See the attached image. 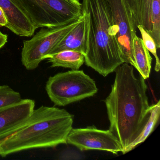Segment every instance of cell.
Instances as JSON below:
<instances>
[{"instance_id": "8992f818", "label": "cell", "mask_w": 160, "mask_h": 160, "mask_svg": "<svg viewBox=\"0 0 160 160\" xmlns=\"http://www.w3.org/2000/svg\"><path fill=\"white\" fill-rule=\"evenodd\" d=\"M78 20L60 27L43 28L30 40L23 42L21 52L22 64L28 70L37 68L51 50L78 23Z\"/></svg>"}, {"instance_id": "9a60e30c", "label": "cell", "mask_w": 160, "mask_h": 160, "mask_svg": "<svg viewBox=\"0 0 160 160\" xmlns=\"http://www.w3.org/2000/svg\"><path fill=\"white\" fill-rule=\"evenodd\" d=\"M149 112L148 119L140 134L127 147L123 154L129 152L130 151L133 149L138 145L143 143L152 132L160 118V101H158L155 104L150 106Z\"/></svg>"}, {"instance_id": "52a82bcc", "label": "cell", "mask_w": 160, "mask_h": 160, "mask_svg": "<svg viewBox=\"0 0 160 160\" xmlns=\"http://www.w3.org/2000/svg\"><path fill=\"white\" fill-rule=\"evenodd\" d=\"M111 10L117 42L123 62L135 68L132 41L136 34V24L126 0H107Z\"/></svg>"}, {"instance_id": "5bb4252c", "label": "cell", "mask_w": 160, "mask_h": 160, "mask_svg": "<svg viewBox=\"0 0 160 160\" xmlns=\"http://www.w3.org/2000/svg\"><path fill=\"white\" fill-rule=\"evenodd\" d=\"M152 0H132V14L137 25L144 27L150 34L152 31L151 6Z\"/></svg>"}, {"instance_id": "6da1fadb", "label": "cell", "mask_w": 160, "mask_h": 160, "mask_svg": "<svg viewBox=\"0 0 160 160\" xmlns=\"http://www.w3.org/2000/svg\"><path fill=\"white\" fill-rule=\"evenodd\" d=\"M115 81L105 100L109 130L118 138L122 153L138 137L149 116L145 79L137 77L134 67L124 63L115 70Z\"/></svg>"}, {"instance_id": "8fae6325", "label": "cell", "mask_w": 160, "mask_h": 160, "mask_svg": "<svg viewBox=\"0 0 160 160\" xmlns=\"http://www.w3.org/2000/svg\"><path fill=\"white\" fill-rule=\"evenodd\" d=\"M88 17L83 13L78 23L53 48L47 58L66 50L77 51L85 55L88 48Z\"/></svg>"}, {"instance_id": "30bf717a", "label": "cell", "mask_w": 160, "mask_h": 160, "mask_svg": "<svg viewBox=\"0 0 160 160\" xmlns=\"http://www.w3.org/2000/svg\"><path fill=\"white\" fill-rule=\"evenodd\" d=\"M35 105L34 100L22 99L17 103L0 108V136L25 122L33 112Z\"/></svg>"}, {"instance_id": "7a4b0ae2", "label": "cell", "mask_w": 160, "mask_h": 160, "mask_svg": "<svg viewBox=\"0 0 160 160\" xmlns=\"http://www.w3.org/2000/svg\"><path fill=\"white\" fill-rule=\"evenodd\" d=\"M73 123V117L65 109L40 107L20 126L0 136L1 156L66 144Z\"/></svg>"}, {"instance_id": "ffe728a7", "label": "cell", "mask_w": 160, "mask_h": 160, "mask_svg": "<svg viewBox=\"0 0 160 160\" xmlns=\"http://www.w3.org/2000/svg\"><path fill=\"white\" fill-rule=\"evenodd\" d=\"M7 24V20L3 11L0 8V27H5Z\"/></svg>"}, {"instance_id": "2e32d148", "label": "cell", "mask_w": 160, "mask_h": 160, "mask_svg": "<svg viewBox=\"0 0 160 160\" xmlns=\"http://www.w3.org/2000/svg\"><path fill=\"white\" fill-rule=\"evenodd\" d=\"M152 31L150 35L153 38L156 47L160 48V0H152L151 6Z\"/></svg>"}, {"instance_id": "44dd1931", "label": "cell", "mask_w": 160, "mask_h": 160, "mask_svg": "<svg viewBox=\"0 0 160 160\" xmlns=\"http://www.w3.org/2000/svg\"><path fill=\"white\" fill-rule=\"evenodd\" d=\"M126 1L127 4H128V6H129V9H130V11H131V12L132 13V0H126Z\"/></svg>"}, {"instance_id": "4fadbf2b", "label": "cell", "mask_w": 160, "mask_h": 160, "mask_svg": "<svg viewBox=\"0 0 160 160\" xmlns=\"http://www.w3.org/2000/svg\"><path fill=\"white\" fill-rule=\"evenodd\" d=\"M51 67H61L78 70L85 62V55L72 50L61 51L50 55L47 58Z\"/></svg>"}, {"instance_id": "277c9868", "label": "cell", "mask_w": 160, "mask_h": 160, "mask_svg": "<svg viewBox=\"0 0 160 160\" xmlns=\"http://www.w3.org/2000/svg\"><path fill=\"white\" fill-rule=\"evenodd\" d=\"M36 30L60 27L83 16L78 0H16Z\"/></svg>"}, {"instance_id": "9c48e42d", "label": "cell", "mask_w": 160, "mask_h": 160, "mask_svg": "<svg viewBox=\"0 0 160 160\" xmlns=\"http://www.w3.org/2000/svg\"><path fill=\"white\" fill-rule=\"evenodd\" d=\"M0 8L7 19L5 27L19 36L34 34L36 29L16 0H0Z\"/></svg>"}, {"instance_id": "d6986e66", "label": "cell", "mask_w": 160, "mask_h": 160, "mask_svg": "<svg viewBox=\"0 0 160 160\" xmlns=\"http://www.w3.org/2000/svg\"><path fill=\"white\" fill-rule=\"evenodd\" d=\"M8 42V35L0 32V49H1Z\"/></svg>"}, {"instance_id": "ba28073f", "label": "cell", "mask_w": 160, "mask_h": 160, "mask_svg": "<svg viewBox=\"0 0 160 160\" xmlns=\"http://www.w3.org/2000/svg\"><path fill=\"white\" fill-rule=\"evenodd\" d=\"M67 143L81 151L98 150L116 154L122 151L118 138L109 130H100L94 126L72 128L67 137Z\"/></svg>"}, {"instance_id": "3957f363", "label": "cell", "mask_w": 160, "mask_h": 160, "mask_svg": "<svg viewBox=\"0 0 160 160\" xmlns=\"http://www.w3.org/2000/svg\"><path fill=\"white\" fill-rule=\"evenodd\" d=\"M88 19V48L85 62L106 77L124 63L116 39L107 0H82Z\"/></svg>"}, {"instance_id": "7c38bea8", "label": "cell", "mask_w": 160, "mask_h": 160, "mask_svg": "<svg viewBox=\"0 0 160 160\" xmlns=\"http://www.w3.org/2000/svg\"><path fill=\"white\" fill-rule=\"evenodd\" d=\"M132 49L135 68L144 79H147L150 76L152 58L141 38L137 35L133 39Z\"/></svg>"}, {"instance_id": "e0dca14e", "label": "cell", "mask_w": 160, "mask_h": 160, "mask_svg": "<svg viewBox=\"0 0 160 160\" xmlns=\"http://www.w3.org/2000/svg\"><path fill=\"white\" fill-rule=\"evenodd\" d=\"M22 100L20 93L8 85L0 86V108L17 103Z\"/></svg>"}, {"instance_id": "7402d4cb", "label": "cell", "mask_w": 160, "mask_h": 160, "mask_svg": "<svg viewBox=\"0 0 160 160\" xmlns=\"http://www.w3.org/2000/svg\"><path fill=\"white\" fill-rule=\"evenodd\" d=\"M1 152H2L1 147V146H0V155H1Z\"/></svg>"}, {"instance_id": "5b68a950", "label": "cell", "mask_w": 160, "mask_h": 160, "mask_svg": "<svg viewBox=\"0 0 160 160\" xmlns=\"http://www.w3.org/2000/svg\"><path fill=\"white\" fill-rule=\"evenodd\" d=\"M46 90L56 105L64 106L93 96L98 88L94 80L83 71L72 70L49 77Z\"/></svg>"}, {"instance_id": "ac0fdd59", "label": "cell", "mask_w": 160, "mask_h": 160, "mask_svg": "<svg viewBox=\"0 0 160 160\" xmlns=\"http://www.w3.org/2000/svg\"><path fill=\"white\" fill-rule=\"evenodd\" d=\"M137 28L141 33L142 37L141 39L145 47L155 58V65L154 70L155 72H158L160 69V62L157 55V48L155 42L151 35L145 30L143 26L140 25H137Z\"/></svg>"}]
</instances>
